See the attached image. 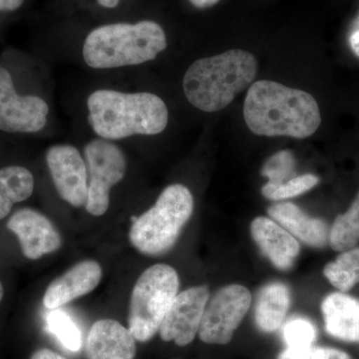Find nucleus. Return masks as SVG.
<instances>
[{
    "instance_id": "c756f323",
    "label": "nucleus",
    "mask_w": 359,
    "mask_h": 359,
    "mask_svg": "<svg viewBox=\"0 0 359 359\" xmlns=\"http://www.w3.org/2000/svg\"><path fill=\"white\" fill-rule=\"evenodd\" d=\"M197 8H208L218 4L219 0H189Z\"/></svg>"
},
{
    "instance_id": "c85d7f7f",
    "label": "nucleus",
    "mask_w": 359,
    "mask_h": 359,
    "mask_svg": "<svg viewBox=\"0 0 359 359\" xmlns=\"http://www.w3.org/2000/svg\"><path fill=\"white\" fill-rule=\"evenodd\" d=\"M25 0H0V11H14L22 6Z\"/></svg>"
},
{
    "instance_id": "39448f33",
    "label": "nucleus",
    "mask_w": 359,
    "mask_h": 359,
    "mask_svg": "<svg viewBox=\"0 0 359 359\" xmlns=\"http://www.w3.org/2000/svg\"><path fill=\"white\" fill-rule=\"evenodd\" d=\"M193 211L191 191L182 184L168 186L150 209L132 217L130 242L146 256L166 254L176 244Z\"/></svg>"
},
{
    "instance_id": "2eb2a0df",
    "label": "nucleus",
    "mask_w": 359,
    "mask_h": 359,
    "mask_svg": "<svg viewBox=\"0 0 359 359\" xmlns=\"http://www.w3.org/2000/svg\"><path fill=\"white\" fill-rule=\"evenodd\" d=\"M136 351L129 328L114 320L95 321L87 335V359H134Z\"/></svg>"
},
{
    "instance_id": "aec40b11",
    "label": "nucleus",
    "mask_w": 359,
    "mask_h": 359,
    "mask_svg": "<svg viewBox=\"0 0 359 359\" xmlns=\"http://www.w3.org/2000/svg\"><path fill=\"white\" fill-rule=\"evenodd\" d=\"M323 275L339 292H346L359 283V248L344 250L323 269Z\"/></svg>"
},
{
    "instance_id": "20e7f679",
    "label": "nucleus",
    "mask_w": 359,
    "mask_h": 359,
    "mask_svg": "<svg viewBox=\"0 0 359 359\" xmlns=\"http://www.w3.org/2000/svg\"><path fill=\"white\" fill-rule=\"evenodd\" d=\"M257 71L256 57L240 49L198 59L184 75V95L196 109L217 112L250 86Z\"/></svg>"
},
{
    "instance_id": "b1692460",
    "label": "nucleus",
    "mask_w": 359,
    "mask_h": 359,
    "mask_svg": "<svg viewBox=\"0 0 359 359\" xmlns=\"http://www.w3.org/2000/svg\"><path fill=\"white\" fill-rule=\"evenodd\" d=\"M320 183V179L313 174L294 177L280 185L266 184L262 189L264 198L273 201L292 199L302 194L309 192Z\"/></svg>"
},
{
    "instance_id": "7c9ffc66",
    "label": "nucleus",
    "mask_w": 359,
    "mask_h": 359,
    "mask_svg": "<svg viewBox=\"0 0 359 359\" xmlns=\"http://www.w3.org/2000/svg\"><path fill=\"white\" fill-rule=\"evenodd\" d=\"M96 1L99 6L104 7V8L112 9L119 6L121 0H96Z\"/></svg>"
},
{
    "instance_id": "423d86ee",
    "label": "nucleus",
    "mask_w": 359,
    "mask_h": 359,
    "mask_svg": "<svg viewBox=\"0 0 359 359\" xmlns=\"http://www.w3.org/2000/svg\"><path fill=\"white\" fill-rule=\"evenodd\" d=\"M179 287L178 273L168 264H154L141 273L129 306V330L135 339L147 342L157 334Z\"/></svg>"
},
{
    "instance_id": "dca6fc26",
    "label": "nucleus",
    "mask_w": 359,
    "mask_h": 359,
    "mask_svg": "<svg viewBox=\"0 0 359 359\" xmlns=\"http://www.w3.org/2000/svg\"><path fill=\"white\" fill-rule=\"evenodd\" d=\"M325 332L341 341L359 344V299L346 292L327 294L321 302Z\"/></svg>"
},
{
    "instance_id": "7ed1b4c3",
    "label": "nucleus",
    "mask_w": 359,
    "mask_h": 359,
    "mask_svg": "<svg viewBox=\"0 0 359 359\" xmlns=\"http://www.w3.org/2000/svg\"><path fill=\"white\" fill-rule=\"evenodd\" d=\"M167 47L162 26L153 20H141L94 28L85 36L80 54L90 69L112 71L152 62Z\"/></svg>"
},
{
    "instance_id": "f3484780",
    "label": "nucleus",
    "mask_w": 359,
    "mask_h": 359,
    "mask_svg": "<svg viewBox=\"0 0 359 359\" xmlns=\"http://www.w3.org/2000/svg\"><path fill=\"white\" fill-rule=\"evenodd\" d=\"M269 216L297 240L313 248L330 243V228L323 219L311 218L292 203H278L268 209Z\"/></svg>"
},
{
    "instance_id": "bb28decb",
    "label": "nucleus",
    "mask_w": 359,
    "mask_h": 359,
    "mask_svg": "<svg viewBox=\"0 0 359 359\" xmlns=\"http://www.w3.org/2000/svg\"><path fill=\"white\" fill-rule=\"evenodd\" d=\"M349 44H351V50L359 57V15L354 22L353 32L349 36Z\"/></svg>"
},
{
    "instance_id": "4be33fe9",
    "label": "nucleus",
    "mask_w": 359,
    "mask_h": 359,
    "mask_svg": "<svg viewBox=\"0 0 359 359\" xmlns=\"http://www.w3.org/2000/svg\"><path fill=\"white\" fill-rule=\"evenodd\" d=\"M47 314V327L61 344L71 351H78L82 346L81 332L67 313L60 309H51Z\"/></svg>"
},
{
    "instance_id": "6ab92c4d",
    "label": "nucleus",
    "mask_w": 359,
    "mask_h": 359,
    "mask_svg": "<svg viewBox=\"0 0 359 359\" xmlns=\"http://www.w3.org/2000/svg\"><path fill=\"white\" fill-rule=\"evenodd\" d=\"M34 177L27 168L7 166L0 169V219L8 216L13 205L32 197Z\"/></svg>"
},
{
    "instance_id": "a878e982",
    "label": "nucleus",
    "mask_w": 359,
    "mask_h": 359,
    "mask_svg": "<svg viewBox=\"0 0 359 359\" xmlns=\"http://www.w3.org/2000/svg\"><path fill=\"white\" fill-rule=\"evenodd\" d=\"M278 359H353L349 354L332 348L311 346L306 348L290 349L285 348L278 354Z\"/></svg>"
},
{
    "instance_id": "6e6552de",
    "label": "nucleus",
    "mask_w": 359,
    "mask_h": 359,
    "mask_svg": "<svg viewBox=\"0 0 359 359\" xmlns=\"http://www.w3.org/2000/svg\"><path fill=\"white\" fill-rule=\"evenodd\" d=\"M252 299L244 285H229L219 290L205 306L198 332L200 339L208 344H228L249 311Z\"/></svg>"
},
{
    "instance_id": "2f4dec72",
    "label": "nucleus",
    "mask_w": 359,
    "mask_h": 359,
    "mask_svg": "<svg viewBox=\"0 0 359 359\" xmlns=\"http://www.w3.org/2000/svg\"><path fill=\"white\" fill-rule=\"evenodd\" d=\"M4 285H2L1 282H0V302H1L2 299H4Z\"/></svg>"
},
{
    "instance_id": "412c9836",
    "label": "nucleus",
    "mask_w": 359,
    "mask_h": 359,
    "mask_svg": "<svg viewBox=\"0 0 359 359\" xmlns=\"http://www.w3.org/2000/svg\"><path fill=\"white\" fill-rule=\"evenodd\" d=\"M359 243V191L349 209L335 218L330 228V248L335 252L353 249Z\"/></svg>"
},
{
    "instance_id": "5701e85b",
    "label": "nucleus",
    "mask_w": 359,
    "mask_h": 359,
    "mask_svg": "<svg viewBox=\"0 0 359 359\" xmlns=\"http://www.w3.org/2000/svg\"><path fill=\"white\" fill-rule=\"evenodd\" d=\"M283 339L287 348L299 349L313 346L318 330L313 321L302 316H292L283 325Z\"/></svg>"
},
{
    "instance_id": "0eeeda50",
    "label": "nucleus",
    "mask_w": 359,
    "mask_h": 359,
    "mask_svg": "<svg viewBox=\"0 0 359 359\" xmlns=\"http://www.w3.org/2000/svg\"><path fill=\"white\" fill-rule=\"evenodd\" d=\"M88 170V197L85 209L92 216H103L109 209L111 190L121 183L127 172V158L116 142L94 137L83 149Z\"/></svg>"
},
{
    "instance_id": "cd10ccee",
    "label": "nucleus",
    "mask_w": 359,
    "mask_h": 359,
    "mask_svg": "<svg viewBox=\"0 0 359 359\" xmlns=\"http://www.w3.org/2000/svg\"><path fill=\"white\" fill-rule=\"evenodd\" d=\"M30 359H66L60 354L48 348H40L33 353Z\"/></svg>"
},
{
    "instance_id": "4468645a",
    "label": "nucleus",
    "mask_w": 359,
    "mask_h": 359,
    "mask_svg": "<svg viewBox=\"0 0 359 359\" xmlns=\"http://www.w3.org/2000/svg\"><path fill=\"white\" fill-rule=\"evenodd\" d=\"M250 233L264 256L276 269L289 271L294 266L301 245L280 224L273 219L257 217L250 224Z\"/></svg>"
},
{
    "instance_id": "9b49d317",
    "label": "nucleus",
    "mask_w": 359,
    "mask_h": 359,
    "mask_svg": "<svg viewBox=\"0 0 359 359\" xmlns=\"http://www.w3.org/2000/svg\"><path fill=\"white\" fill-rule=\"evenodd\" d=\"M209 297L210 290L205 285L190 287L177 294L161 325V339L179 346L190 344L199 332Z\"/></svg>"
},
{
    "instance_id": "f8f14e48",
    "label": "nucleus",
    "mask_w": 359,
    "mask_h": 359,
    "mask_svg": "<svg viewBox=\"0 0 359 359\" xmlns=\"http://www.w3.org/2000/svg\"><path fill=\"white\" fill-rule=\"evenodd\" d=\"M7 229L18 236L21 250L29 259H39L62 245V238L57 229L36 210H18L7 222Z\"/></svg>"
},
{
    "instance_id": "393cba45",
    "label": "nucleus",
    "mask_w": 359,
    "mask_h": 359,
    "mask_svg": "<svg viewBox=\"0 0 359 359\" xmlns=\"http://www.w3.org/2000/svg\"><path fill=\"white\" fill-rule=\"evenodd\" d=\"M294 155L290 151L283 150L276 153L264 163L262 174L269 179L268 184L280 185L294 178Z\"/></svg>"
},
{
    "instance_id": "1a4fd4ad",
    "label": "nucleus",
    "mask_w": 359,
    "mask_h": 359,
    "mask_svg": "<svg viewBox=\"0 0 359 359\" xmlns=\"http://www.w3.org/2000/svg\"><path fill=\"white\" fill-rule=\"evenodd\" d=\"M50 106L39 95H20L13 76L0 67V131L36 134L48 124Z\"/></svg>"
},
{
    "instance_id": "a211bd4d",
    "label": "nucleus",
    "mask_w": 359,
    "mask_h": 359,
    "mask_svg": "<svg viewBox=\"0 0 359 359\" xmlns=\"http://www.w3.org/2000/svg\"><path fill=\"white\" fill-rule=\"evenodd\" d=\"M292 302L289 287L280 282L269 283L259 290L255 304V323L264 334L280 330L285 323Z\"/></svg>"
},
{
    "instance_id": "f03ea898",
    "label": "nucleus",
    "mask_w": 359,
    "mask_h": 359,
    "mask_svg": "<svg viewBox=\"0 0 359 359\" xmlns=\"http://www.w3.org/2000/svg\"><path fill=\"white\" fill-rule=\"evenodd\" d=\"M248 128L259 136L306 139L320 128V107L313 95L269 80L250 85L244 104Z\"/></svg>"
},
{
    "instance_id": "9d476101",
    "label": "nucleus",
    "mask_w": 359,
    "mask_h": 359,
    "mask_svg": "<svg viewBox=\"0 0 359 359\" xmlns=\"http://www.w3.org/2000/svg\"><path fill=\"white\" fill-rule=\"evenodd\" d=\"M45 160L61 199L75 208L85 207L88 170L84 154L71 144H54L47 149Z\"/></svg>"
},
{
    "instance_id": "f257e3e1",
    "label": "nucleus",
    "mask_w": 359,
    "mask_h": 359,
    "mask_svg": "<svg viewBox=\"0 0 359 359\" xmlns=\"http://www.w3.org/2000/svg\"><path fill=\"white\" fill-rule=\"evenodd\" d=\"M86 120L94 136L112 142L165 131L169 110L157 94L147 91L96 88L87 96Z\"/></svg>"
},
{
    "instance_id": "ddd939ff",
    "label": "nucleus",
    "mask_w": 359,
    "mask_h": 359,
    "mask_svg": "<svg viewBox=\"0 0 359 359\" xmlns=\"http://www.w3.org/2000/svg\"><path fill=\"white\" fill-rule=\"evenodd\" d=\"M102 278V268L96 261L79 262L50 283L45 290L44 306L56 309L78 297L90 294Z\"/></svg>"
}]
</instances>
